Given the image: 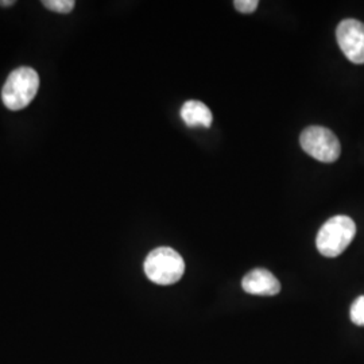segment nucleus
I'll list each match as a JSON object with an SVG mask.
<instances>
[{
	"instance_id": "obj_1",
	"label": "nucleus",
	"mask_w": 364,
	"mask_h": 364,
	"mask_svg": "<svg viewBox=\"0 0 364 364\" xmlns=\"http://www.w3.org/2000/svg\"><path fill=\"white\" fill-rule=\"evenodd\" d=\"M38 88V73L33 68H18L10 73L3 85V105L10 111H21L34 100Z\"/></svg>"
},
{
	"instance_id": "obj_2",
	"label": "nucleus",
	"mask_w": 364,
	"mask_h": 364,
	"mask_svg": "<svg viewBox=\"0 0 364 364\" xmlns=\"http://www.w3.org/2000/svg\"><path fill=\"white\" fill-rule=\"evenodd\" d=\"M356 235V225L351 218L338 215L331 218L320 228L316 246L321 255L326 258H336L351 245Z\"/></svg>"
},
{
	"instance_id": "obj_3",
	"label": "nucleus",
	"mask_w": 364,
	"mask_h": 364,
	"mask_svg": "<svg viewBox=\"0 0 364 364\" xmlns=\"http://www.w3.org/2000/svg\"><path fill=\"white\" fill-rule=\"evenodd\" d=\"M147 278L161 287L177 284L185 273V262L181 255L170 247L153 250L144 260Z\"/></svg>"
},
{
	"instance_id": "obj_4",
	"label": "nucleus",
	"mask_w": 364,
	"mask_h": 364,
	"mask_svg": "<svg viewBox=\"0 0 364 364\" xmlns=\"http://www.w3.org/2000/svg\"><path fill=\"white\" fill-rule=\"evenodd\" d=\"M299 144L305 153L326 164L338 161L341 153L338 136L329 129L321 126H311L302 131Z\"/></svg>"
},
{
	"instance_id": "obj_5",
	"label": "nucleus",
	"mask_w": 364,
	"mask_h": 364,
	"mask_svg": "<svg viewBox=\"0 0 364 364\" xmlns=\"http://www.w3.org/2000/svg\"><path fill=\"white\" fill-rule=\"evenodd\" d=\"M338 46L353 64H364V23L346 19L336 28Z\"/></svg>"
},
{
	"instance_id": "obj_6",
	"label": "nucleus",
	"mask_w": 364,
	"mask_h": 364,
	"mask_svg": "<svg viewBox=\"0 0 364 364\" xmlns=\"http://www.w3.org/2000/svg\"><path fill=\"white\" fill-rule=\"evenodd\" d=\"M242 287L246 293L252 296L272 297L281 291L279 281L266 269H255L250 272L243 278Z\"/></svg>"
},
{
	"instance_id": "obj_7",
	"label": "nucleus",
	"mask_w": 364,
	"mask_h": 364,
	"mask_svg": "<svg viewBox=\"0 0 364 364\" xmlns=\"http://www.w3.org/2000/svg\"><path fill=\"white\" fill-rule=\"evenodd\" d=\"M182 120L189 127H210L212 124V112L207 105L197 100H189L181 108Z\"/></svg>"
},
{
	"instance_id": "obj_8",
	"label": "nucleus",
	"mask_w": 364,
	"mask_h": 364,
	"mask_svg": "<svg viewBox=\"0 0 364 364\" xmlns=\"http://www.w3.org/2000/svg\"><path fill=\"white\" fill-rule=\"evenodd\" d=\"M42 4L54 13L69 14L76 6V1L73 0H43Z\"/></svg>"
},
{
	"instance_id": "obj_9",
	"label": "nucleus",
	"mask_w": 364,
	"mask_h": 364,
	"mask_svg": "<svg viewBox=\"0 0 364 364\" xmlns=\"http://www.w3.org/2000/svg\"><path fill=\"white\" fill-rule=\"evenodd\" d=\"M350 316L355 326H364V296H360L353 301Z\"/></svg>"
},
{
	"instance_id": "obj_10",
	"label": "nucleus",
	"mask_w": 364,
	"mask_h": 364,
	"mask_svg": "<svg viewBox=\"0 0 364 364\" xmlns=\"http://www.w3.org/2000/svg\"><path fill=\"white\" fill-rule=\"evenodd\" d=\"M235 9L243 14L254 13L258 9V0H236L234 3Z\"/></svg>"
},
{
	"instance_id": "obj_11",
	"label": "nucleus",
	"mask_w": 364,
	"mask_h": 364,
	"mask_svg": "<svg viewBox=\"0 0 364 364\" xmlns=\"http://www.w3.org/2000/svg\"><path fill=\"white\" fill-rule=\"evenodd\" d=\"M15 4V0H0V7H11Z\"/></svg>"
}]
</instances>
